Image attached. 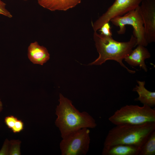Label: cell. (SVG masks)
Instances as JSON below:
<instances>
[{
  "label": "cell",
  "instance_id": "10",
  "mask_svg": "<svg viewBox=\"0 0 155 155\" xmlns=\"http://www.w3.org/2000/svg\"><path fill=\"white\" fill-rule=\"evenodd\" d=\"M28 56L33 63L41 65L50 59V54L46 48L40 45L36 41L30 44L28 49Z\"/></svg>",
  "mask_w": 155,
  "mask_h": 155
},
{
  "label": "cell",
  "instance_id": "7",
  "mask_svg": "<svg viewBox=\"0 0 155 155\" xmlns=\"http://www.w3.org/2000/svg\"><path fill=\"white\" fill-rule=\"evenodd\" d=\"M142 0H115L113 3L92 25L94 32H96L105 23L113 18L122 16L134 10L140 5Z\"/></svg>",
  "mask_w": 155,
  "mask_h": 155
},
{
  "label": "cell",
  "instance_id": "8",
  "mask_svg": "<svg viewBox=\"0 0 155 155\" xmlns=\"http://www.w3.org/2000/svg\"><path fill=\"white\" fill-rule=\"evenodd\" d=\"M139 9L148 44L155 42V0H142Z\"/></svg>",
  "mask_w": 155,
  "mask_h": 155
},
{
  "label": "cell",
  "instance_id": "4",
  "mask_svg": "<svg viewBox=\"0 0 155 155\" xmlns=\"http://www.w3.org/2000/svg\"><path fill=\"white\" fill-rule=\"evenodd\" d=\"M116 125L122 124L138 125L155 122V110L146 105H127L117 110L108 118Z\"/></svg>",
  "mask_w": 155,
  "mask_h": 155
},
{
  "label": "cell",
  "instance_id": "5",
  "mask_svg": "<svg viewBox=\"0 0 155 155\" xmlns=\"http://www.w3.org/2000/svg\"><path fill=\"white\" fill-rule=\"evenodd\" d=\"M89 128L80 129L67 135L60 143L62 155H85L88 152L90 143Z\"/></svg>",
  "mask_w": 155,
  "mask_h": 155
},
{
  "label": "cell",
  "instance_id": "17",
  "mask_svg": "<svg viewBox=\"0 0 155 155\" xmlns=\"http://www.w3.org/2000/svg\"><path fill=\"white\" fill-rule=\"evenodd\" d=\"M100 34L107 36H112L111 26L109 22L104 24L99 29Z\"/></svg>",
  "mask_w": 155,
  "mask_h": 155
},
{
  "label": "cell",
  "instance_id": "18",
  "mask_svg": "<svg viewBox=\"0 0 155 155\" xmlns=\"http://www.w3.org/2000/svg\"><path fill=\"white\" fill-rule=\"evenodd\" d=\"M10 141L6 139L0 150V155H9L10 150Z\"/></svg>",
  "mask_w": 155,
  "mask_h": 155
},
{
  "label": "cell",
  "instance_id": "16",
  "mask_svg": "<svg viewBox=\"0 0 155 155\" xmlns=\"http://www.w3.org/2000/svg\"><path fill=\"white\" fill-rule=\"evenodd\" d=\"M18 119L17 117L13 116H8L5 117L4 122L7 127L11 130L14 126Z\"/></svg>",
  "mask_w": 155,
  "mask_h": 155
},
{
  "label": "cell",
  "instance_id": "13",
  "mask_svg": "<svg viewBox=\"0 0 155 155\" xmlns=\"http://www.w3.org/2000/svg\"><path fill=\"white\" fill-rule=\"evenodd\" d=\"M139 85H136L133 89V91L136 92L139 96L135 99V101H139L143 105L151 107L155 105V92L148 90L145 87V81L137 80Z\"/></svg>",
  "mask_w": 155,
  "mask_h": 155
},
{
  "label": "cell",
  "instance_id": "6",
  "mask_svg": "<svg viewBox=\"0 0 155 155\" xmlns=\"http://www.w3.org/2000/svg\"><path fill=\"white\" fill-rule=\"evenodd\" d=\"M110 21L115 26L119 27V29L117 31L119 34L125 33L126 25L132 26L133 29V34L137 39L136 46L141 45L146 47L148 45L145 29L140 12L139 6L122 16L113 18Z\"/></svg>",
  "mask_w": 155,
  "mask_h": 155
},
{
  "label": "cell",
  "instance_id": "11",
  "mask_svg": "<svg viewBox=\"0 0 155 155\" xmlns=\"http://www.w3.org/2000/svg\"><path fill=\"white\" fill-rule=\"evenodd\" d=\"M82 0H37L42 7L51 11H67L80 3Z\"/></svg>",
  "mask_w": 155,
  "mask_h": 155
},
{
  "label": "cell",
  "instance_id": "20",
  "mask_svg": "<svg viewBox=\"0 0 155 155\" xmlns=\"http://www.w3.org/2000/svg\"><path fill=\"white\" fill-rule=\"evenodd\" d=\"M24 128V124L22 121L18 119L16 121L15 125L11 129L14 133H19L23 130Z\"/></svg>",
  "mask_w": 155,
  "mask_h": 155
},
{
  "label": "cell",
  "instance_id": "21",
  "mask_svg": "<svg viewBox=\"0 0 155 155\" xmlns=\"http://www.w3.org/2000/svg\"><path fill=\"white\" fill-rule=\"evenodd\" d=\"M3 109V105L0 99V113L2 111Z\"/></svg>",
  "mask_w": 155,
  "mask_h": 155
},
{
  "label": "cell",
  "instance_id": "19",
  "mask_svg": "<svg viewBox=\"0 0 155 155\" xmlns=\"http://www.w3.org/2000/svg\"><path fill=\"white\" fill-rule=\"evenodd\" d=\"M6 4L1 0H0V14L9 18H11L12 15L11 13L6 9Z\"/></svg>",
  "mask_w": 155,
  "mask_h": 155
},
{
  "label": "cell",
  "instance_id": "14",
  "mask_svg": "<svg viewBox=\"0 0 155 155\" xmlns=\"http://www.w3.org/2000/svg\"><path fill=\"white\" fill-rule=\"evenodd\" d=\"M155 154V130L149 135L140 148L138 155Z\"/></svg>",
  "mask_w": 155,
  "mask_h": 155
},
{
  "label": "cell",
  "instance_id": "1",
  "mask_svg": "<svg viewBox=\"0 0 155 155\" xmlns=\"http://www.w3.org/2000/svg\"><path fill=\"white\" fill-rule=\"evenodd\" d=\"M59 104L56 108L57 118L55 123L62 138L83 128L93 129L96 127L95 120L89 113L79 111L71 101L62 94H59Z\"/></svg>",
  "mask_w": 155,
  "mask_h": 155
},
{
  "label": "cell",
  "instance_id": "12",
  "mask_svg": "<svg viewBox=\"0 0 155 155\" xmlns=\"http://www.w3.org/2000/svg\"><path fill=\"white\" fill-rule=\"evenodd\" d=\"M140 148L131 145L119 144L104 146L102 155H138Z\"/></svg>",
  "mask_w": 155,
  "mask_h": 155
},
{
  "label": "cell",
  "instance_id": "15",
  "mask_svg": "<svg viewBox=\"0 0 155 155\" xmlns=\"http://www.w3.org/2000/svg\"><path fill=\"white\" fill-rule=\"evenodd\" d=\"M21 142L19 140L10 141L9 155H21L20 147Z\"/></svg>",
  "mask_w": 155,
  "mask_h": 155
},
{
  "label": "cell",
  "instance_id": "22",
  "mask_svg": "<svg viewBox=\"0 0 155 155\" xmlns=\"http://www.w3.org/2000/svg\"><path fill=\"white\" fill-rule=\"evenodd\" d=\"M22 0V1H27L28 0Z\"/></svg>",
  "mask_w": 155,
  "mask_h": 155
},
{
  "label": "cell",
  "instance_id": "2",
  "mask_svg": "<svg viewBox=\"0 0 155 155\" xmlns=\"http://www.w3.org/2000/svg\"><path fill=\"white\" fill-rule=\"evenodd\" d=\"M93 39L99 55L89 65H100L107 60H113L118 62L129 73H135V71L129 69L123 62V60L136 46L137 39L133 34L129 41L120 42L114 40L112 36H105L94 32Z\"/></svg>",
  "mask_w": 155,
  "mask_h": 155
},
{
  "label": "cell",
  "instance_id": "9",
  "mask_svg": "<svg viewBox=\"0 0 155 155\" xmlns=\"http://www.w3.org/2000/svg\"><path fill=\"white\" fill-rule=\"evenodd\" d=\"M137 47L132 51L124 59L129 65L133 66H139L145 71H148L145 63V60L150 58L151 54L145 46L141 45Z\"/></svg>",
  "mask_w": 155,
  "mask_h": 155
},
{
  "label": "cell",
  "instance_id": "3",
  "mask_svg": "<svg viewBox=\"0 0 155 155\" xmlns=\"http://www.w3.org/2000/svg\"><path fill=\"white\" fill-rule=\"evenodd\" d=\"M155 130V122L138 125L122 124L116 126L108 131L104 146L122 144L140 148L150 134Z\"/></svg>",
  "mask_w": 155,
  "mask_h": 155
}]
</instances>
